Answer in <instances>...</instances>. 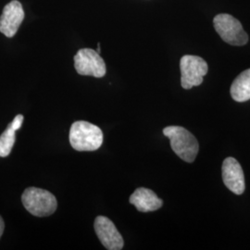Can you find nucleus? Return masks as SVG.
Masks as SVG:
<instances>
[{
	"label": "nucleus",
	"mask_w": 250,
	"mask_h": 250,
	"mask_svg": "<svg viewBox=\"0 0 250 250\" xmlns=\"http://www.w3.org/2000/svg\"><path fill=\"white\" fill-rule=\"evenodd\" d=\"M70 143L77 151H95L103 143V132L97 125L84 121L73 123L70 130Z\"/></svg>",
	"instance_id": "obj_1"
},
{
	"label": "nucleus",
	"mask_w": 250,
	"mask_h": 250,
	"mask_svg": "<svg viewBox=\"0 0 250 250\" xmlns=\"http://www.w3.org/2000/svg\"><path fill=\"white\" fill-rule=\"evenodd\" d=\"M163 134L170 139L171 149L183 161L188 163L194 162L199 150L197 138L181 126H167Z\"/></svg>",
	"instance_id": "obj_2"
},
{
	"label": "nucleus",
	"mask_w": 250,
	"mask_h": 250,
	"mask_svg": "<svg viewBox=\"0 0 250 250\" xmlns=\"http://www.w3.org/2000/svg\"><path fill=\"white\" fill-rule=\"evenodd\" d=\"M21 201L27 211L36 217L53 214L57 209V199L50 192L41 188H28L24 190Z\"/></svg>",
	"instance_id": "obj_3"
},
{
	"label": "nucleus",
	"mask_w": 250,
	"mask_h": 250,
	"mask_svg": "<svg viewBox=\"0 0 250 250\" xmlns=\"http://www.w3.org/2000/svg\"><path fill=\"white\" fill-rule=\"evenodd\" d=\"M213 25L219 36L229 45L240 46L249 42V36L241 22L232 15L223 13L215 16Z\"/></svg>",
	"instance_id": "obj_4"
},
{
	"label": "nucleus",
	"mask_w": 250,
	"mask_h": 250,
	"mask_svg": "<svg viewBox=\"0 0 250 250\" xmlns=\"http://www.w3.org/2000/svg\"><path fill=\"white\" fill-rule=\"evenodd\" d=\"M180 70L182 87L191 89L203 83V77L208 73V66L198 56L186 55L180 61Z\"/></svg>",
	"instance_id": "obj_5"
},
{
	"label": "nucleus",
	"mask_w": 250,
	"mask_h": 250,
	"mask_svg": "<svg viewBox=\"0 0 250 250\" xmlns=\"http://www.w3.org/2000/svg\"><path fill=\"white\" fill-rule=\"evenodd\" d=\"M74 67L81 75L101 78L105 76L107 69L104 60L99 52L91 48L80 49L74 56Z\"/></svg>",
	"instance_id": "obj_6"
},
{
	"label": "nucleus",
	"mask_w": 250,
	"mask_h": 250,
	"mask_svg": "<svg viewBox=\"0 0 250 250\" xmlns=\"http://www.w3.org/2000/svg\"><path fill=\"white\" fill-rule=\"evenodd\" d=\"M95 231L103 247L108 250H121L124 248V238L117 230L115 224L105 216H98L95 220Z\"/></svg>",
	"instance_id": "obj_7"
},
{
	"label": "nucleus",
	"mask_w": 250,
	"mask_h": 250,
	"mask_svg": "<svg viewBox=\"0 0 250 250\" xmlns=\"http://www.w3.org/2000/svg\"><path fill=\"white\" fill-rule=\"evenodd\" d=\"M24 19V10L17 0H12L5 6L0 17V32L7 36L13 37L18 32Z\"/></svg>",
	"instance_id": "obj_8"
},
{
	"label": "nucleus",
	"mask_w": 250,
	"mask_h": 250,
	"mask_svg": "<svg viewBox=\"0 0 250 250\" xmlns=\"http://www.w3.org/2000/svg\"><path fill=\"white\" fill-rule=\"evenodd\" d=\"M224 185L235 195H242L245 191V175L241 165L234 158L225 159L222 167Z\"/></svg>",
	"instance_id": "obj_9"
},
{
	"label": "nucleus",
	"mask_w": 250,
	"mask_h": 250,
	"mask_svg": "<svg viewBox=\"0 0 250 250\" xmlns=\"http://www.w3.org/2000/svg\"><path fill=\"white\" fill-rule=\"evenodd\" d=\"M129 201L141 212L155 211L163 205L161 198L157 197L152 190L145 188H137L131 195Z\"/></svg>",
	"instance_id": "obj_10"
},
{
	"label": "nucleus",
	"mask_w": 250,
	"mask_h": 250,
	"mask_svg": "<svg viewBox=\"0 0 250 250\" xmlns=\"http://www.w3.org/2000/svg\"><path fill=\"white\" fill-rule=\"evenodd\" d=\"M23 123V116L18 114L9 124L5 132L0 135V158L8 157L15 143V132L19 130Z\"/></svg>",
	"instance_id": "obj_11"
},
{
	"label": "nucleus",
	"mask_w": 250,
	"mask_h": 250,
	"mask_svg": "<svg viewBox=\"0 0 250 250\" xmlns=\"http://www.w3.org/2000/svg\"><path fill=\"white\" fill-rule=\"evenodd\" d=\"M230 93L232 99L237 102H246L250 99V69L241 72L231 85Z\"/></svg>",
	"instance_id": "obj_12"
},
{
	"label": "nucleus",
	"mask_w": 250,
	"mask_h": 250,
	"mask_svg": "<svg viewBox=\"0 0 250 250\" xmlns=\"http://www.w3.org/2000/svg\"><path fill=\"white\" fill-rule=\"evenodd\" d=\"M4 228H5V224H4V221H3L2 217L0 216V237H1V236H2V234H3Z\"/></svg>",
	"instance_id": "obj_13"
},
{
	"label": "nucleus",
	"mask_w": 250,
	"mask_h": 250,
	"mask_svg": "<svg viewBox=\"0 0 250 250\" xmlns=\"http://www.w3.org/2000/svg\"><path fill=\"white\" fill-rule=\"evenodd\" d=\"M98 52H99V53H100V44H99V45H98Z\"/></svg>",
	"instance_id": "obj_14"
}]
</instances>
